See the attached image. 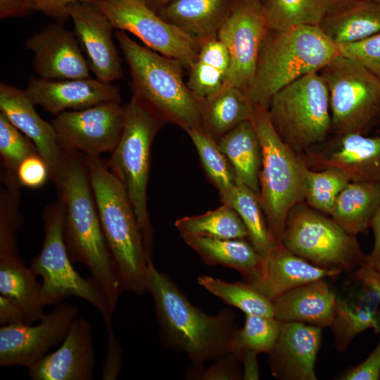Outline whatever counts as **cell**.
Segmentation results:
<instances>
[{
	"mask_svg": "<svg viewBox=\"0 0 380 380\" xmlns=\"http://www.w3.org/2000/svg\"><path fill=\"white\" fill-rule=\"evenodd\" d=\"M52 182L63 205V238L70 258L88 267L113 312L122 291L101 227L84 155L64 149L61 168Z\"/></svg>",
	"mask_w": 380,
	"mask_h": 380,
	"instance_id": "obj_1",
	"label": "cell"
},
{
	"mask_svg": "<svg viewBox=\"0 0 380 380\" xmlns=\"http://www.w3.org/2000/svg\"><path fill=\"white\" fill-rule=\"evenodd\" d=\"M146 287L153 298L163 346L184 353L195 367L232 353L239 330L233 311L222 309L215 315L205 313L152 261L148 265Z\"/></svg>",
	"mask_w": 380,
	"mask_h": 380,
	"instance_id": "obj_2",
	"label": "cell"
},
{
	"mask_svg": "<svg viewBox=\"0 0 380 380\" xmlns=\"http://www.w3.org/2000/svg\"><path fill=\"white\" fill-rule=\"evenodd\" d=\"M85 161L106 243L115 264L122 292L147 291L148 254L131 201L107 161L87 156Z\"/></svg>",
	"mask_w": 380,
	"mask_h": 380,
	"instance_id": "obj_3",
	"label": "cell"
},
{
	"mask_svg": "<svg viewBox=\"0 0 380 380\" xmlns=\"http://www.w3.org/2000/svg\"><path fill=\"white\" fill-rule=\"evenodd\" d=\"M338 54L337 46L319 25L269 30L246 93L254 107L268 109L276 92L305 75L319 72Z\"/></svg>",
	"mask_w": 380,
	"mask_h": 380,
	"instance_id": "obj_4",
	"label": "cell"
},
{
	"mask_svg": "<svg viewBox=\"0 0 380 380\" xmlns=\"http://www.w3.org/2000/svg\"><path fill=\"white\" fill-rule=\"evenodd\" d=\"M115 36L129 68L132 96L165 122L185 132L201 129L203 101L184 82L183 65L139 44L125 31L117 30Z\"/></svg>",
	"mask_w": 380,
	"mask_h": 380,
	"instance_id": "obj_5",
	"label": "cell"
},
{
	"mask_svg": "<svg viewBox=\"0 0 380 380\" xmlns=\"http://www.w3.org/2000/svg\"><path fill=\"white\" fill-rule=\"evenodd\" d=\"M124 108L123 131L110 152L107 165L131 201L146 251L152 257L153 229L147 209L151 149L154 138L165 122L134 96L124 105Z\"/></svg>",
	"mask_w": 380,
	"mask_h": 380,
	"instance_id": "obj_6",
	"label": "cell"
},
{
	"mask_svg": "<svg viewBox=\"0 0 380 380\" xmlns=\"http://www.w3.org/2000/svg\"><path fill=\"white\" fill-rule=\"evenodd\" d=\"M251 121L262 150L259 201L270 229L277 241H281L290 210L304 202L305 160L277 134L267 108L254 107Z\"/></svg>",
	"mask_w": 380,
	"mask_h": 380,
	"instance_id": "obj_7",
	"label": "cell"
},
{
	"mask_svg": "<svg viewBox=\"0 0 380 380\" xmlns=\"http://www.w3.org/2000/svg\"><path fill=\"white\" fill-rule=\"evenodd\" d=\"M64 209L57 199L43 212L44 240L30 267L42 279V298L44 306L57 305L70 296L90 303L102 315L106 325L112 324V312L107 298L90 276L82 277L72 265L63 238Z\"/></svg>",
	"mask_w": 380,
	"mask_h": 380,
	"instance_id": "obj_8",
	"label": "cell"
},
{
	"mask_svg": "<svg viewBox=\"0 0 380 380\" xmlns=\"http://www.w3.org/2000/svg\"><path fill=\"white\" fill-rule=\"evenodd\" d=\"M267 110L277 134L298 154L324 141L331 129L328 89L319 72L276 92Z\"/></svg>",
	"mask_w": 380,
	"mask_h": 380,
	"instance_id": "obj_9",
	"label": "cell"
},
{
	"mask_svg": "<svg viewBox=\"0 0 380 380\" xmlns=\"http://www.w3.org/2000/svg\"><path fill=\"white\" fill-rule=\"evenodd\" d=\"M280 242L298 256L327 270L351 272L366 261L367 255L355 236L305 202L290 210Z\"/></svg>",
	"mask_w": 380,
	"mask_h": 380,
	"instance_id": "obj_10",
	"label": "cell"
},
{
	"mask_svg": "<svg viewBox=\"0 0 380 380\" xmlns=\"http://www.w3.org/2000/svg\"><path fill=\"white\" fill-rule=\"evenodd\" d=\"M329 93L336 135H367L380 122V79L357 61L337 55L319 71Z\"/></svg>",
	"mask_w": 380,
	"mask_h": 380,
	"instance_id": "obj_11",
	"label": "cell"
},
{
	"mask_svg": "<svg viewBox=\"0 0 380 380\" xmlns=\"http://www.w3.org/2000/svg\"><path fill=\"white\" fill-rule=\"evenodd\" d=\"M114 29L129 32L146 47L190 68L201 42L163 19L143 0H99L94 4Z\"/></svg>",
	"mask_w": 380,
	"mask_h": 380,
	"instance_id": "obj_12",
	"label": "cell"
},
{
	"mask_svg": "<svg viewBox=\"0 0 380 380\" xmlns=\"http://www.w3.org/2000/svg\"><path fill=\"white\" fill-rule=\"evenodd\" d=\"M269 30L263 4L260 0H236L233 4L217 35L229 56L225 84L245 91L248 89L262 42Z\"/></svg>",
	"mask_w": 380,
	"mask_h": 380,
	"instance_id": "obj_13",
	"label": "cell"
},
{
	"mask_svg": "<svg viewBox=\"0 0 380 380\" xmlns=\"http://www.w3.org/2000/svg\"><path fill=\"white\" fill-rule=\"evenodd\" d=\"M51 123L63 149L87 156L111 152L124 127L125 108L120 102H108L87 108L68 110Z\"/></svg>",
	"mask_w": 380,
	"mask_h": 380,
	"instance_id": "obj_14",
	"label": "cell"
},
{
	"mask_svg": "<svg viewBox=\"0 0 380 380\" xmlns=\"http://www.w3.org/2000/svg\"><path fill=\"white\" fill-rule=\"evenodd\" d=\"M79 317L77 305L61 303L36 325L15 324L0 328V366L30 368L50 349L62 343L70 325Z\"/></svg>",
	"mask_w": 380,
	"mask_h": 380,
	"instance_id": "obj_15",
	"label": "cell"
},
{
	"mask_svg": "<svg viewBox=\"0 0 380 380\" xmlns=\"http://www.w3.org/2000/svg\"><path fill=\"white\" fill-rule=\"evenodd\" d=\"M344 291L336 296L331 328L336 348L345 351L359 334L374 329L380 305V270L365 263L351 271Z\"/></svg>",
	"mask_w": 380,
	"mask_h": 380,
	"instance_id": "obj_16",
	"label": "cell"
},
{
	"mask_svg": "<svg viewBox=\"0 0 380 380\" xmlns=\"http://www.w3.org/2000/svg\"><path fill=\"white\" fill-rule=\"evenodd\" d=\"M336 139L322 150L301 154L310 168H335L353 182L380 184V136L350 133Z\"/></svg>",
	"mask_w": 380,
	"mask_h": 380,
	"instance_id": "obj_17",
	"label": "cell"
},
{
	"mask_svg": "<svg viewBox=\"0 0 380 380\" xmlns=\"http://www.w3.org/2000/svg\"><path fill=\"white\" fill-rule=\"evenodd\" d=\"M25 46L33 53V68L41 78L89 77V63L82 53L75 32L61 23L47 25L27 38Z\"/></svg>",
	"mask_w": 380,
	"mask_h": 380,
	"instance_id": "obj_18",
	"label": "cell"
},
{
	"mask_svg": "<svg viewBox=\"0 0 380 380\" xmlns=\"http://www.w3.org/2000/svg\"><path fill=\"white\" fill-rule=\"evenodd\" d=\"M68 12L96 78L110 83L122 79L121 61L113 39L114 28L106 16L94 4L85 2L70 4Z\"/></svg>",
	"mask_w": 380,
	"mask_h": 380,
	"instance_id": "obj_19",
	"label": "cell"
},
{
	"mask_svg": "<svg viewBox=\"0 0 380 380\" xmlns=\"http://www.w3.org/2000/svg\"><path fill=\"white\" fill-rule=\"evenodd\" d=\"M25 91L35 106L55 116L103 103H121L118 87L90 77L67 80L32 77Z\"/></svg>",
	"mask_w": 380,
	"mask_h": 380,
	"instance_id": "obj_20",
	"label": "cell"
},
{
	"mask_svg": "<svg viewBox=\"0 0 380 380\" xmlns=\"http://www.w3.org/2000/svg\"><path fill=\"white\" fill-rule=\"evenodd\" d=\"M92 326L76 318L55 351L47 353L30 367L32 380H92L96 365Z\"/></svg>",
	"mask_w": 380,
	"mask_h": 380,
	"instance_id": "obj_21",
	"label": "cell"
},
{
	"mask_svg": "<svg viewBox=\"0 0 380 380\" xmlns=\"http://www.w3.org/2000/svg\"><path fill=\"white\" fill-rule=\"evenodd\" d=\"M338 270L319 267L277 242L265 254L253 276L246 281L269 300L274 301L303 284L338 276Z\"/></svg>",
	"mask_w": 380,
	"mask_h": 380,
	"instance_id": "obj_22",
	"label": "cell"
},
{
	"mask_svg": "<svg viewBox=\"0 0 380 380\" xmlns=\"http://www.w3.org/2000/svg\"><path fill=\"white\" fill-rule=\"evenodd\" d=\"M322 328L297 322H282L277 341L269 354L272 375L283 380H316L315 365Z\"/></svg>",
	"mask_w": 380,
	"mask_h": 380,
	"instance_id": "obj_23",
	"label": "cell"
},
{
	"mask_svg": "<svg viewBox=\"0 0 380 380\" xmlns=\"http://www.w3.org/2000/svg\"><path fill=\"white\" fill-rule=\"evenodd\" d=\"M34 106L25 90L1 82L0 113L34 142L49 167L53 181L61 168L64 149L52 123L43 120Z\"/></svg>",
	"mask_w": 380,
	"mask_h": 380,
	"instance_id": "obj_24",
	"label": "cell"
},
{
	"mask_svg": "<svg viewBox=\"0 0 380 380\" xmlns=\"http://www.w3.org/2000/svg\"><path fill=\"white\" fill-rule=\"evenodd\" d=\"M337 294L324 279L299 286L272 301L274 317L320 328L331 327Z\"/></svg>",
	"mask_w": 380,
	"mask_h": 380,
	"instance_id": "obj_25",
	"label": "cell"
},
{
	"mask_svg": "<svg viewBox=\"0 0 380 380\" xmlns=\"http://www.w3.org/2000/svg\"><path fill=\"white\" fill-rule=\"evenodd\" d=\"M232 5L229 0H174L157 13L202 42L217 37Z\"/></svg>",
	"mask_w": 380,
	"mask_h": 380,
	"instance_id": "obj_26",
	"label": "cell"
},
{
	"mask_svg": "<svg viewBox=\"0 0 380 380\" xmlns=\"http://www.w3.org/2000/svg\"><path fill=\"white\" fill-rule=\"evenodd\" d=\"M217 145L232 165L236 183L260 193L262 150L251 120H246L222 136Z\"/></svg>",
	"mask_w": 380,
	"mask_h": 380,
	"instance_id": "obj_27",
	"label": "cell"
},
{
	"mask_svg": "<svg viewBox=\"0 0 380 380\" xmlns=\"http://www.w3.org/2000/svg\"><path fill=\"white\" fill-rule=\"evenodd\" d=\"M0 295L20 308L27 324L39 321L45 315L42 284L18 255L0 258Z\"/></svg>",
	"mask_w": 380,
	"mask_h": 380,
	"instance_id": "obj_28",
	"label": "cell"
},
{
	"mask_svg": "<svg viewBox=\"0 0 380 380\" xmlns=\"http://www.w3.org/2000/svg\"><path fill=\"white\" fill-rule=\"evenodd\" d=\"M182 237L205 264L234 269L246 281L253 276L262 260V255L246 239H216L201 236Z\"/></svg>",
	"mask_w": 380,
	"mask_h": 380,
	"instance_id": "obj_29",
	"label": "cell"
},
{
	"mask_svg": "<svg viewBox=\"0 0 380 380\" xmlns=\"http://www.w3.org/2000/svg\"><path fill=\"white\" fill-rule=\"evenodd\" d=\"M319 27L336 45L361 41L380 32V3L357 0L326 14Z\"/></svg>",
	"mask_w": 380,
	"mask_h": 380,
	"instance_id": "obj_30",
	"label": "cell"
},
{
	"mask_svg": "<svg viewBox=\"0 0 380 380\" xmlns=\"http://www.w3.org/2000/svg\"><path fill=\"white\" fill-rule=\"evenodd\" d=\"M254 106L246 91L225 84L203 101L201 129L217 141L241 122L251 120Z\"/></svg>",
	"mask_w": 380,
	"mask_h": 380,
	"instance_id": "obj_31",
	"label": "cell"
},
{
	"mask_svg": "<svg viewBox=\"0 0 380 380\" xmlns=\"http://www.w3.org/2000/svg\"><path fill=\"white\" fill-rule=\"evenodd\" d=\"M379 205V184L350 182L338 194L330 217L356 236L370 227Z\"/></svg>",
	"mask_w": 380,
	"mask_h": 380,
	"instance_id": "obj_32",
	"label": "cell"
},
{
	"mask_svg": "<svg viewBox=\"0 0 380 380\" xmlns=\"http://www.w3.org/2000/svg\"><path fill=\"white\" fill-rule=\"evenodd\" d=\"M229 63L227 48L217 37L203 40L198 57L189 68L188 87L203 101L210 98L225 85Z\"/></svg>",
	"mask_w": 380,
	"mask_h": 380,
	"instance_id": "obj_33",
	"label": "cell"
},
{
	"mask_svg": "<svg viewBox=\"0 0 380 380\" xmlns=\"http://www.w3.org/2000/svg\"><path fill=\"white\" fill-rule=\"evenodd\" d=\"M220 198L239 214L248 230L250 242L261 255L278 242L269 228L258 195L251 189L236 183Z\"/></svg>",
	"mask_w": 380,
	"mask_h": 380,
	"instance_id": "obj_34",
	"label": "cell"
},
{
	"mask_svg": "<svg viewBox=\"0 0 380 380\" xmlns=\"http://www.w3.org/2000/svg\"><path fill=\"white\" fill-rule=\"evenodd\" d=\"M181 236H201L216 239H248V230L239 214L222 203L215 210L175 222Z\"/></svg>",
	"mask_w": 380,
	"mask_h": 380,
	"instance_id": "obj_35",
	"label": "cell"
},
{
	"mask_svg": "<svg viewBox=\"0 0 380 380\" xmlns=\"http://www.w3.org/2000/svg\"><path fill=\"white\" fill-rule=\"evenodd\" d=\"M197 282L211 294L246 315L274 317L272 301L247 281L231 283L208 275H200Z\"/></svg>",
	"mask_w": 380,
	"mask_h": 380,
	"instance_id": "obj_36",
	"label": "cell"
},
{
	"mask_svg": "<svg viewBox=\"0 0 380 380\" xmlns=\"http://www.w3.org/2000/svg\"><path fill=\"white\" fill-rule=\"evenodd\" d=\"M304 202L312 208L330 216L336 200L350 182L348 177L335 168L319 171L308 167L303 168Z\"/></svg>",
	"mask_w": 380,
	"mask_h": 380,
	"instance_id": "obj_37",
	"label": "cell"
},
{
	"mask_svg": "<svg viewBox=\"0 0 380 380\" xmlns=\"http://www.w3.org/2000/svg\"><path fill=\"white\" fill-rule=\"evenodd\" d=\"M270 30L319 25L326 12L318 0H266L263 4Z\"/></svg>",
	"mask_w": 380,
	"mask_h": 380,
	"instance_id": "obj_38",
	"label": "cell"
},
{
	"mask_svg": "<svg viewBox=\"0 0 380 380\" xmlns=\"http://www.w3.org/2000/svg\"><path fill=\"white\" fill-rule=\"evenodd\" d=\"M198 154L203 168L220 197L229 192L236 185V177L232 165L218 147L217 142L201 129L186 132Z\"/></svg>",
	"mask_w": 380,
	"mask_h": 380,
	"instance_id": "obj_39",
	"label": "cell"
},
{
	"mask_svg": "<svg viewBox=\"0 0 380 380\" xmlns=\"http://www.w3.org/2000/svg\"><path fill=\"white\" fill-rule=\"evenodd\" d=\"M281 324L275 317L246 315L243 327L235 335L232 353L240 360L246 353L269 355L277 341Z\"/></svg>",
	"mask_w": 380,
	"mask_h": 380,
	"instance_id": "obj_40",
	"label": "cell"
},
{
	"mask_svg": "<svg viewBox=\"0 0 380 380\" xmlns=\"http://www.w3.org/2000/svg\"><path fill=\"white\" fill-rule=\"evenodd\" d=\"M37 153H39L34 142L0 113L1 180L6 187L20 189L17 179L18 167L26 158Z\"/></svg>",
	"mask_w": 380,
	"mask_h": 380,
	"instance_id": "obj_41",
	"label": "cell"
},
{
	"mask_svg": "<svg viewBox=\"0 0 380 380\" xmlns=\"http://www.w3.org/2000/svg\"><path fill=\"white\" fill-rule=\"evenodd\" d=\"M19 189H1L0 258L18 255L16 233L21 225Z\"/></svg>",
	"mask_w": 380,
	"mask_h": 380,
	"instance_id": "obj_42",
	"label": "cell"
},
{
	"mask_svg": "<svg viewBox=\"0 0 380 380\" xmlns=\"http://www.w3.org/2000/svg\"><path fill=\"white\" fill-rule=\"evenodd\" d=\"M336 46L340 54L357 61L380 79V32L361 41Z\"/></svg>",
	"mask_w": 380,
	"mask_h": 380,
	"instance_id": "obj_43",
	"label": "cell"
},
{
	"mask_svg": "<svg viewBox=\"0 0 380 380\" xmlns=\"http://www.w3.org/2000/svg\"><path fill=\"white\" fill-rule=\"evenodd\" d=\"M240 359L233 353L226 354L216 360L209 367L191 366L186 372L188 379L198 380H239L243 379L240 368Z\"/></svg>",
	"mask_w": 380,
	"mask_h": 380,
	"instance_id": "obj_44",
	"label": "cell"
},
{
	"mask_svg": "<svg viewBox=\"0 0 380 380\" xmlns=\"http://www.w3.org/2000/svg\"><path fill=\"white\" fill-rule=\"evenodd\" d=\"M49 179V167L39 153L28 156L18 167L17 179L20 187L38 189Z\"/></svg>",
	"mask_w": 380,
	"mask_h": 380,
	"instance_id": "obj_45",
	"label": "cell"
},
{
	"mask_svg": "<svg viewBox=\"0 0 380 380\" xmlns=\"http://www.w3.org/2000/svg\"><path fill=\"white\" fill-rule=\"evenodd\" d=\"M99 0H25L27 10L39 11L63 24L69 18L68 6L75 2L94 4Z\"/></svg>",
	"mask_w": 380,
	"mask_h": 380,
	"instance_id": "obj_46",
	"label": "cell"
},
{
	"mask_svg": "<svg viewBox=\"0 0 380 380\" xmlns=\"http://www.w3.org/2000/svg\"><path fill=\"white\" fill-rule=\"evenodd\" d=\"M338 379L341 380L380 379V341L363 362L349 368Z\"/></svg>",
	"mask_w": 380,
	"mask_h": 380,
	"instance_id": "obj_47",
	"label": "cell"
},
{
	"mask_svg": "<svg viewBox=\"0 0 380 380\" xmlns=\"http://www.w3.org/2000/svg\"><path fill=\"white\" fill-rule=\"evenodd\" d=\"M106 327L108 331V350L103 365L101 377L104 380H115L122 367V352L113 331V325Z\"/></svg>",
	"mask_w": 380,
	"mask_h": 380,
	"instance_id": "obj_48",
	"label": "cell"
},
{
	"mask_svg": "<svg viewBox=\"0 0 380 380\" xmlns=\"http://www.w3.org/2000/svg\"><path fill=\"white\" fill-rule=\"evenodd\" d=\"M0 324L1 325L25 324L20 308L1 295H0Z\"/></svg>",
	"mask_w": 380,
	"mask_h": 380,
	"instance_id": "obj_49",
	"label": "cell"
},
{
	"mask_svg": "<svg viewBox=\"0 0 380 380\" xmlns=\"http://www.w3.org/2000/svg\"><path fill=\"white\" fill-rule=\"evenodd\" d=\"M370 227L374 234V245L370 253L367 255L365 263L380 270V205L372 220Z\"/></svg>",
	"mask_w": 380,
	"mask_h": 380,
	"instance_id": "obj_50",
	"label": "cell"
},
{
	"mask_svg": "<svg viewBox=\"0 0 380 380\" xmlns=\"http://www.w3.org/2000/svg\"><path fill=\"white\" fill-rule=\"evenodd\" d=\"M30 13L25 0H0V18L25 16Z\"/></svg>",
	"mask_w": 380,
	"mask_h": 380,
	"instance_id": "obj_51",
	"label": "cell"
},
{
	"mask_svg": "<svg viewBox=\"0 0 380 380\" xmlns=\"http://www.w3.org/2000/svg\"><path fill=\"white\" fill-rule=\"evenodd\" d=\"M326 14L343 9L357 0H318Z\"/></svg>",
	"mask_w": 380,
	"mask_h": 380,
	"instance_id": "obj_52",
	"label": "cell"
},
{
	"mask_svg": "<svg viewBox=\"0 0 380 380\" xmlns=\"http://www.w3.org/2000/svg\"><path fill=\"white\" fill-rule=\"evenodd\" d=\"M151 8L155 11L156 8L159 10L162 7L168 4L174 0H143Z\"/></svg>",
	"mask_w": 380,
	"mask_h": 380,
	"instance_id": "obj_53",
	"label": "cell"
},
{
	"mask_svg": "<svg viewBox=\"0 0 380 380\" xmlns=\"http://www.w3.org/2000/svg\"><path fill=\"white\" fill-rule=\"evenodd\" d=\"M373 330L374 333L380 334V305L376 315L375 327Z\"/></svg>",
	"mask_w": 380,
	"mask_h": 380,
	"instance_id": "obj_54",
	"label": "cell"
},
{
	"mask_svg": "<svg viewBox=\"0 0 380 380\" xmlns=\"http://www.w3.org/2000/svg\"><path fill=\"white\" fill-rule=\"evenodd\" d=\"M371 1H376V2L380 3V0H371Z\"/></svg>",
	"mask_w": 380,
	"mask_h": 380,
	"instance_id": "obj_55",
	"label": "cell"
},
{
	"mask_svg": "<svg viewBox=\"0 0 380 380\" xmlns=\"http://www.w3.org/2000/svg\"><path fill=\"white\" fill-rule=\"evenodd\" d=\"M379 132H380V129H379Z\"/></svg>",
	"mask_w": 380,
	"mask_h": 380,
	"instance_id": "obj_56",
	"label": "cell"
}]
</instances>
